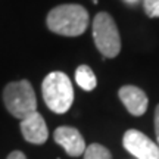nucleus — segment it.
I'll use <instances>...</instances> for the list:
<instances>
[{
	"mask_svg": "<svg viewBox=\"0 0 159 159\" xmlns=\"http://www.w3.org/2000/svg\"><path fill=\"white\" fill-rule=\"evenodd\" d=\"M144 12L149 18L159 16V0H144Z\"/></svg>",
	"mask_w": 159,
	"mask_h": 159,
	"instance_id": "nucleus-11",
	"label": "nucleus"
},
{
	"mask_svg": "<svg viewBox=\"0 0 159 159\" xmlns=\"http://www.w3.org/2000/svg\"><path fill=\"white\" fill-rule=\"evenodd\" d=\"M21 133L24 139L33 144H43L49 137V130L44 118L37 111L21 119Z\"/></svg>",
	"mask_w": 159,
	"mask_h": 159,
	"instance_id": "nucleus-6",
	"label": "nucleus"
},
{
	"mask_svg": "<svg viewBox=\"0 0 159 159\" xmlns=\"http://www.w3.org/2000/svg\"><path fill=\"white\" fill-rule=\"evenodd\" d=\"M75 81L85 91L94 90L97 85L96 75L91 71L90 66H87V65H80L77 68V71H75Z\"/></svg>",
	"mask_w": 159,
	"mask_h": 159,
	"instance_id": "nucleus-9",
	"label": "nucleus"
},
{
	"mask_svg": "<svg viewBox=\"0 0 159 159\" xmlns=\"http://www.w3.org/2000/svg\"><path fill=\"white\" fill-rule=\"evenodd\" d=\"M3 102L12 116L24 119L37 111V97L30 81L9 83L3 90Z\"/></svg>",
	"mask_w": 159,
	"mask_h": 159,
	"instance_id": "nucleus-3",
	"label": "nucleus"
},
{
	"mask_svg": "<svg viewBox=\"0 0 159 159\" xmlns=\"http://www.w3.org/2000/svg\"><path fill=\"white\" fill-rule=\"evenodd\" d=\"M46 22L55 34L77 37L89 27V13L80 5H61L49 12Z\"/></svg>",
	"mask_w": 159,
	"mask_h": 159,
	"instance_id": "nucleus-1",
	"label": "nucleus"
},
{
	"mask_svg": "<svg viewBox=\"0 0 159 159\" xmlns=\"http://www.w3.org/2000/svg\"><path fill=\"white\" fill-rule=\"evenodd\" d=\"M7 159H27V156H25L21 150H13L12 153H9Z\"/></svg>",
	"mask_w": 159,
	"mask_h": 159,
	"instance_id": "nucleus-13",
	"label": "nucleus"
},
{
	"mask_svg": "<svg viewBox=\"0 0 159 159\" xmlns=\"http://www.w3.org/2000/svg\"><path fill=\"white\" fill-rule=\"evenodd\" d=\"M121 102L124 103L127 111L134 116H140L148 111V96L146 93L136 85H124L118 91Z\"/></svg>",
	"mask_w": 159,
	"mask_h": 159,
	"instance_id": "nucleus-8",
	"label": "nucleus"
},
{
	"mask_svg": "<svg viewBox=\"0 0 159 159\" xmlns=\"http://www.w3.org/2000/svg\"><path fill=\"white\" fill-rule=\"evenodd\" d=\"M124 148L137 159H159L158 143L139 130H128L122 139Z\"/></svg>",
	"mask_w": 159,
	"mask_h": 159,
	"instance_id": "nucleus-5",
	"label": "nucleus"
},
{
	"mask_svg": "<svg viewBox=\"0 0 159 159\" xmlns=\"http://www.w3.org/2000/svg\"><path fill=\"white\" fill-rule=\"evenodd\" d=\"M84 159H112V155L105 146L99 143H93L85 148Z\"/></svg>",
	"mask_w": 159,
	"mask_h": 159,
	"instance_id": "nucleus-10",
	"label": "nucleus"
},
{
	"mask_svg": "<svg viewBox=\"0 0 159 159\" xmlns=\"http://www.w3.org/2000/svg\"><path fill=\"white\" fill-rule=\"evenodd\" d=\"M155 133H156V142L159 146V105L156 106V111H155Z\"/></svg>",
	"mask_w": 159,
	"mask_h": 159,
	"instance_id": "nucleus-12",
	"label": "nucleus"
},
{
	"mask_svg": "<svg viewBox=\"0 0 159 159\" xmlns=\"http://www.w3.org/2000/svg\"><path fill=\"white\" fill-rule=\"evenodd\" d=\"M55 142L65 149L69 156H80L84 153L85 142L80 131L74 127H57L55 130Z\"/></svg>",
	"mask_w": 159,
	"mask_h": 159,
	"instance_id": "nucleus-7",
	"label": "nucleus"
},
{
	"mask_svg": "<svg viewBox=\"0 0 159 159\" xmlns=\"http://www.w3.org/2000/svg\"><path fill=\"white\" fill-rule=\"evenodd\" d=\"M127 2H128V3H136L137 0H127Z\"/></svg>",
	"mask_w": 159,
	"mask_h": 159,
	"instance_id": "nucleus-14",
	"label": "nucleus"
},
{
	"mask_svg": "<svg viewBox=\"0 0 159 159\" xmlns=\"http://www.w3.org/2000/svg\"><path fill=\"white\" fill-rule=\"evenodd\" d=\"M93 40L97 50L105 57H115L121 52V37L114 18L106 12H100L93 21Z\"/></svg>",
	"mask_w": 159,
	"mask_h": 159,
	"instance_id": "nucleus-4",
	"label": "nucleus"
},
{
	"mask_svg": "<svg viewBox=\"0 0 159 159\" xmlns=\"http://www.w3.org/2000/svg\"><path fill=\"white\" fill-rule=\"evenodd\" d=\"M93 3H97V0H93Z\"/></svg>",
	"mask_w": 159,
	"mask_h": 159,
	"instance_id": "nucleus-15",
	"label": "nucleus"
},
{
	"mask_svg": "<svg viewBox=\"0 0 159 159\" xmlns=\"http://www.w3.org/2000/svg\"><path fill=\"white\" fill-rule=\"evenodd\" d=\"M41 93L47 108L55 114H65L74 102L72 83L68 75L59 71L46 77L41 84Z\"/></svg>",
	"mask_w": 159,
	"mask_h": 159,
	"instance_id": "nucleus-2",
	"label": "nucleus"
}]
</instances>
